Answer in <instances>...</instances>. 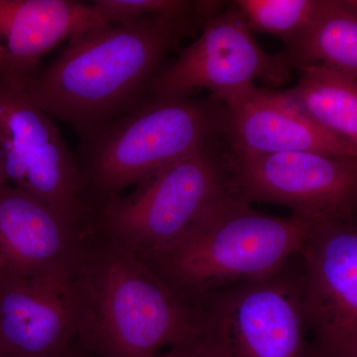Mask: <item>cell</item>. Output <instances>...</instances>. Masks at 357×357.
Instances as JSON below:
<instances>
[{"label": "cell", "instance_id": "obj_1", "mask_svg": "<svg viewBox=\"0 0 357 357\" xmlns=\"http://www.w3.org/2000/svg\"><path fill=\"white\" fill-rule=\"evenodd\" d=\"M218 6L220 2L197 1L185 13L93 28L70 39L22 93L74 129L79 139L86 137L147 98L169 54L203 27Z\"/></svg>", "mask_w": 357, "mask_h": 357}, {"label": "cell", "instance_id": "obj_2", "mask_svg": "<svg viewBox=\"0 0 357 357\" xmlns=\"http://www.w3.org/2000/svg\"><path fill=\"white\" fill-rule=\"evenodd\" d=\"M76 342L102 357H159L191 340L196 306L178 295L146 263L95 231L70 275Z\"/></svg>", "mask_w": 357, "mask_h": 357}, {"label": "cell", "instance_id": "obj_3", "mask_svg": "<svg viewBox=\"0 0 357 357\" xmlns=\"http://www.w3.org/2000/svg\"><path fill=\"white\" fill-rule=\"evenodd\" d=\"M222 121L213 96H149L79 139L74 154L93 218L128 188L222 139Z\"/></svg>", "mask_w": 357, "mask_h": 357}, {"label": "cell", "instance_id": "obj_4", "mask_svg": "<svg viewBox=\"0 0 357 357\" xmlns=\"http://www.w3.org/2000/svg\"><path fill=\"white\" fill-rule=\"evenodd\" d=\"M318 223L265 215L231 194L175 245L145 263L192 304L206 294L279 271L299 255Z\"/></svg>", "mask_w": 357, "mask_h": 357}, {"label": "cell", "instance_id": "obj_5", "mask_svg": "<svg viewBox=\"0 0 357 357\" xmlns=\"http://www.w3.org/2000/svg\"><path fill=\"white\" fill-rule=\"evenodd\" d=\"M222 139L206 145L136 185L96 213L89 231L142 261L165 252L218 204L234 194Z\"/></svg>", "mask_w": 357, "mask_h": 357}, {"label": "cell", "instance_id": "obj_6", "mask_svg": "<svg viewBox=\"0 0 357 357\" xmlns=\"http://www.w3.org/2000/svg\"><path fill=\"white\" fill-rule=\"evenodd\" d=\"M297 256V255H296ZM266 278L199 298L194 342L206 357H311L301 258Z\"/></svg>", "mask_w": 357, "mask_h": 357}, {"label": "cell", "instance_id": "obj_7", "mask_svg": "<svg viewBox=\"0 0 357 357\" xmlns=\"http://www.w3.org/2000/svg\"><path fill=\"white\" fill-rule=\"evenodd\" d=\"M0 185L23 190L84 229L93 220L76 157L53 119L1 84Z\"/></svg>", "mask_w": 357, "mask_h": 357}, {"label": "cell", "instance_id": "obj_8", "mask_svg": "<svg viewBox=\"0 0 357 357\" xmlns=\"http://www.w3.org/2000/svg\"><path fill=\"white\" fill-rule=\"evenodd\" d=\"M227 162L231 191L241 201L283 206L292 215L314 222H354L356 159L316 152L257 156L227 152Z\"/></svg>", "mask_w": 357, "mask_h": 357}, {"label": "cell", "instance_id": "obj_9", "mask_svg": "<svg viewBox=\"0 0 357 357\" xmlns=\"http://www.w3.org/2000/svg\"><path fill=\"white\" fill-rule=\"evenodd\" d=\"M290 68L285 53L263 50L232 1L208 18L198 38L178 52L149 96L182 98L206 89L225 102L255 86L257 79L271 86L286 83Z\"/></svg>", "mask_w": 357, "mask_h": 357}, {"label": "cell", "instance_id": "obj_10", "mask_svg": "<svg viewBox=\"0 0 357 357\" xmlns=\"http://www.w3.org/2000/svg\"><path fill=\"white\" fill-rule=\"evenodd\" d=\"M299 256L311 357H356L357 223H318Z\"/></svg>", "mask_w": 357, "mask_h": 357}, {"label": "cell", "instance_id": "obj_11", "mask_svg": "<svg viewBox=\"0 0 357 357\" xmlns=\"http://www.w3.org/2000/svg\"><path fill=\"white\" fill-rule=\"evenodd\" d=\"M86 232L32 195L0 185V277L70 276Z\"/></svg>", "mask_w": 357, "mask_h": 357}, {"label": "cell", "instance_id": "obj_12", "mask_svg": "<svg viewBox=\"0 0 357 357\" xmlns=\"http://www.w3.org/2000/svg\"><path fill=\"white\" fill-rule=\"evenodd\" d=\"M222 103V140L230 154L316 152L357 160L354 147L312 121L287 91L253 86Z\"/></svg>", "mask_w": 357, "mask_h": 357}, {"label": "cell", "instance_id": "obj_13", "mask_svg": "<svg viewBox=\"0 0 357 357\" xmlns=\"http://www.w3.org/2000/svg\"><path fill=\"white\" fill-rule=\"evenodd\" d=\"M77 337L70 276L0 277V347L8 357H57Z\"/></svg>", "mask_w": 357, "mask_h": 357}, {"label": "cell", "instance_id": "obj_14", "mask_svg": "<svg viewBox=\"0 0 357 357\" xmlns=\"http://www.w3.org/2000/svg\"><path fill=\"white\" fill-rule=\"evenodd\" d=\"M103 24L91 2L0 0V84L22 93L47 53Z\"/></svg>", "mask_w": 357, "mask_h": 357}, {"label": "cell", "instance_id": "obj_15", "mask_svg": "<svg viewBox=\"0 0 357 357\" xmlns=\"http://www.w3.org/2000/svg\"><path fill=\"white\" fill-rule=\"evenodd\" d=\"M291 68L319 65L357 77V10L347 1L321 0L306 30L287 46Z\"/></svg>", "mask_w": 357, "mask_h": 357}, {"label": "cell", "instance_id": "obj_16", "mask_svg": "<svg viewBox=\"0 0 357 357\" xmlns=\"http://www.w3.org/2000/svg\"><path fill=\"white\" fill-rule=\"evenodd\" d=\"M287 93L319 126L357 151V77L319 65L296 67Z\"/></svg>", "mask_w": 357, "mask_h": 357}, {"label": "cell", "instance_id": "obj_17", "mask_svg": "<svg viewBox=\"0 0 357 357\" xmlns=\"http://www.w3.org/2000/svg\"><path fill=\"white\" fill-rule=\"evenodd\" d=\"M321 0H236L234 1L251 31L266 33L287 46L306 30Z\"/></svg>", "mask_w": 357, "mask_h": 357}, {"label": "cell", "instance_id": "obj_18", "mask_svg": "<svg viewBox=\"0 0 357 357\" xmlns=\"http://www.w3.org/2000/svg\"><path fill=\"white\" fill-rule=\"evenodd\" d=\"M197 1L187 0H93L91 1L100 20L107 25H126L159 14L185 13Z\"/></svg>", "mask_w": 357, "mask_h": 357}, {"label": "cell", "instance_id": "obj_19", "mask_svg": "<svg viewBox=\"0 0 357 357\" xmlns=\"http://www.w3.org/2000/svg\"><path fill=\"white\" fill-rule=\"evenodd\" d=\"M159 357H206L195 344L194 337L185 340L173 347H169L168 351L160 354Z\"/></svg>", "mask_w": 357, "mask_h": 357}, {"label": "cell", "instance_id": "obj_20", "mask_svg": "<svg viewBox=\"0 0 357 357\" xmlns=\"http://www.w3.org/2000/svg\"><path fill=\"white\" fill-rule=\"evenodd\" d=\"M57 357H102L96 356V354H93V352L86 351V349H83L77 342L76 340L72 342L65 349L60 356Z\"/></svg>", "mask_w": 357, "mask_h": 357}, {"label": "cell", "instance_id": "obj_21", "mask_svg": "<svg viewBox=\"0 0 357 357\" xmlns=\"http://www.w3.org/2000/svg\"><path fill=\"white\" fill-rule=\"evenodd\" d=\"M347 3H349L351 7H354V8L356 9L357 10V0H349Z\"/></svg>", "mask_w": 357, "mask_h": 357}, {"label": "cell", "instance_id": "obj_22", "mask_svg": "<svg viewBox=\"0 0 357 357\" xmlns=\"http://www.w3.org/2000/svg\"><path fill=\"white\" fill-rule=\"evenodd\" d=\"M0 357H8V356H6V352L2 351L1 347H0Z\"/></svg>", "mask_w": 357, "mask_h": 357}, {"label": "cell", "instance_id": "obj_23", "mask_svg": "<svg viewBox=\"0 0 357 357\" xmlns=\"http://www.w3.org/2000/svg\"><path fill=\"white\" fill-rule=\"evenodd\" d=\"M356 357H357V356H356Z\"/></svg>", "mask_w": 357, "mask_h": 357}]
</instances>
